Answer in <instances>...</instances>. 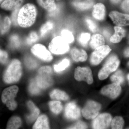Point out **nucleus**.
Segmentation results:
<instances>
[{
	"mask_svg": "<svg viewBox=\"0 0 129 129\" xmlns=\"http://www.w3.org/2000/svg\"><path fill=\"white\" fill-rule=\"evenodd\" d=\"M37 16V10L35 6L31 3H27L19 11L18 24L22 27H29L35 23Z\"/></svg>",
	"mask_w": 129,
	"mask_h": 129,
	"instance_id": "f257e3e1",
	"label": "nucleus"
},
{
	"mask_svg": "<svg viewBox=\"0 0 129 129\" xmlns=\"http://www.w3.org/2000/svg\"><path fill=\"white\" fill-rule=\"evenodd\" d=\"M22 68L20 61L17 59L12 61L4 74L3 79L5 83L12 84L18 82L21 78Z\"/></svg>",
	"mask_w": 129,
	"mask_h": 129,
	"instance_id": "f03ea898",
	"label": "nucleus"
},
{
	"mask_svg": "<svg viewBox=\"0 0 129 129\" xmlns=\"http://www.w3.org/2000/svg\"><path fill=\"white\" fill-rule=\"evenodd\" d=\"M52 73V69L50 66H44L39 69L36 80L41 89H46L52 85L53 80L51 76Z\"/></svg>",
	"mask_w": 129,
	"mask_h": 129,
	"instance_id": "7ed1b4c3",
	"label": "nucleus"
},
{
	"mask_svg": "<svg viewBox=\"0 0 129 129\" xmlns=\"http://www.w3.org/2000/svg\"><path fill=\"white\" fill-rule=\"evenodd\" d=\"M19 90L18 87L13 85L6 88L3 91L2 95V101L4 104H6L8 108L11 111L15 110L17 104L14 98Z\"/></svg>",
	"mask_w": 129,
	"mask_h": 129,
	"instance_id": "20e7f679",
	"label": "nucleus"
},
{
	"mask_svg": "<svg viewBox=\"0 0 129 129\" xmlns=\"http://www.w3.org/2000/svg\"><path fill=\"white\" fill-rule=\"evenodd\" d=\"M119 63L120 61L117 56L112 55L110 56L99 71L98 75L99 79L103 80L107 78L111 73L117 69Z\"/></svg>",
	"mask_w": 129,
	"mask_h": 129,
	"instance_id": "39448f33",
	"label": "nucleus"
},
{
	"mask_svg": "<svg viewBox=\"0 0 129 129\" xmlns=\"http://www.w3.org/2000/svg\"><path fill=\"white\" fill-rule=\"evenodd\" d=\"M69 44L62 36H57L52 40L48 48L52 53L56 55H61L69 51Z\"/></svg>",
	"mask_w": 129,
	"mask_h": 129,
	"instance_id": "423d86ee",
	"label": "nucleus"
},
{
	"mask_svg": "<svg viewBox=\"0 0 129 129\" xmlns=\"http://www.w3.org/2000/svg\"><path fill=\"white\" fill-rule=\"evenodd\" d=\"M101 108V104L93 101H89L82 109V114L86 119H93L98 115Z\"/></svg>",
	"mask_w": 129,
	"mask_h": 129,
	"instance_id": "0eeeda50",
	"label": "nucleus"
},
{
	"mask_svg": "<svg viewBox=\"0 0 129 129\" xmlns=\"http://www.w3.org/2000/svg\"><path fill=\"white\" fill-rule=\"evenodd\" d=\"M111 51V48L107 45H104L96 48L91 56V63L94 65L99 64Z\"/></svg>",
	"mask_w": 129,
	"mask_h": 129,
	"instance_id": "6e6552de",
	"label": "nucleus"
},
{
	"mask_svg": "<svg viewBox=\"0 0 129 129\" xmlns=\"http://www.w3.org/2000/svg\"><path fill=\"white\" fill-rule=\"evenodd\" d=\"M74 78L78 81H84L89 84L93 82L92 72L89 67H77L75 70Z\"/></svg>",
	"mask_w": 129,
	"mask_h": 129,
	"instance_id": "1a4fd4ad",
	"label": "nucleus"
},
{
	"mask_svg": "<svg viewBox=\"0 0 129 129\" xmlns=\"http://www.w3.org/2000/svg\"><path fill=\"white\" fill-rule=\"evenodd\" d=\"M31 51L35 56L45 61H51L53 59L50 52L41 44L35 45L31 48Z\"/></svg>",
	"mask_w": 129,
	"mask_h": 129,
	"instance_id": "9d476101",
	"label": "nucleus"
},
{
	"mask_svg": "<svg viewBox=\"0 0 129 129\" xmlns=\"http://www.w3.org/2000/svg\"><path fill=\"white\" fill-rule=\"evenodd\" d=\"M112 116L109 114L104 113L98 115L93 120L92 127L96 129H106L110 125Z\"/></svg>",
	"mask_w": 129,
	"mask_h": 129,
	"instance_id": "9b49d317",
	"label": "nucleus"
},
{
	"mask_svg": "<svg viewBox=\"0 0 129 129\" xmlns=\"http://www.w3.org/2000/svg\"><path fill=\"white\" fill-rule=\"evenodd\" d=\"M121 91L120 85L113 83L103 87L101 90V92L102 94L111 99H115L119 95Z\"/></svg>",
	"mask_w": 129,
	"mask_h": 129,
	"instance_id": "f8f14e48",
	"label": "nucleus"
},
{
	"mask_svg": "<svg viewBox=\"0 0 129 129\" xmlns=\"http://www.w3.org/2000/svg\"><path fill=\"white\" fill-rule=\"evenodd\" d=\"M64 114L66 118L70 120H76L80 117V109L75 103L70 102L65 107Z\"/></svg>",
	"mask_w": 129,
	"mask_h": 129,
	"instance_id": "ddd939ff",
	"label": "nucleus"
},
{
	"mask_svg": "<svg viewBox=\"0 0 129 129\" xmlns=\"http://www.w3.org/2000/svg\"><path fill=\"white\" fill-rule=\"evenodd\" d=\"M109 16L114 23L118 26L129 25V14H123L114 11L110 13Z\"/></svg>",
	"mask_w": 129,
	"mask_h": 129,
	"instance_id": "4468645a",
	"label": "nucleus"
},
{
	"mask_svg": "<svg viewBox=\"0 0 129 129\" xmlns=\"http://www.w3.org/2000/svg\"><path fill=\"white\" fill-rule=\"evenodd\" d=\"M92 15L95 19L102 21L105 18L106 15V8L101 3H97L93 7Z\"/></svg>",
	"mask_w": 129,
	"mask_h": 129,
	"instance_id": "2eb2a0df",
	"label": "nucleus"
},
{
	"mask_svg": "<svg viewBox=\"0 0 129 129\" xmlns=\"http://www.w3.org/2000/svg\"><path fill=\"white\" fill-rule=\"evenodd\" d=\"M23 0H5L1 5L2 9L7 11H14L19 8Z\"/></svg>",
	"mask_w": 129,
	"mask_h": 129,
	"instance_id": "dca6fc26",
	"label": "nucleus"
},
{
	"mask_svg": "<svg viewBox=\"0 0 129 129\" xmlns=\"http://www.w3.org/2000/svg\"><path fill=\"white\" fill-rule=\"evenodd\" d=\"M72 58L76 62H84L88 58V55L83 49H79L74 47L71 51Z\"/></svg>",
	"mask_w": 129,
	"mask_h": 129,
	"instance_id": "f3484780",
	"label": "nucleus"
},
{
	"mask_svg": "<svg viewBox=\"0 0 129 129\" xmlns=\"http://www.w3.org/2000/svg\"><path fill=\"white\" fill-rule=\"evenodd\" d=\"M115 33L110 38V41L113 43L120 42L125 36V30L120 26H115L114 27Z\"/></svg>",
	"mask_w": 129,
	"mask_h": 129,
	"instance_id": "a211bd4d",
	"label": "nucleus"
},
{
	"mask_svg": "<svg viewBox=\"0 0 129 129\" xmlns=\"http://www.w3.org/2000/svg\"><path fill=\"white\" fill-rule=\"evenodd\" d=\"M27 106L30 111V114L27 117V120L29 123L34 122L38 117L40 114V110L32 102L27 103Z\"/></svg>",
	"mask_w": 129,
	"mask_h": 129,
	"instance_id": "6ab92c4d",
	"label": "nucleus"
},
{
	"mask_svg": "<svg viewBox=\"0 0 129 129\" xmlns=\"http://www.w3.org/2000/svg\"><path fill=\"white\" fill-rule=\"evenodd\" d=\"M105 44V40L104 37L101 35L99 34H96L92 35L89 45L93 49L104 45Z\"/></svg>",
	"mask_w": 129,
	"mask_h": 129,
	"instance_id": "aec40b11",
	"label": "nucleus"
},
{
	"mask_svg": "<svg viewBox=\"0 0 129 129\" xmlns=\"http://www.w3.org/2000/svg\"><path fill=\"white\" fill-rule=\"evenodd\" d=\"M37 2L42 8L50 12H52L57 9L55 0H37Z\"/></svg>",
	"mask_w": 129,
	"mask_h": 129,
	"instance_id": "412c9836",
	"label": "nucleus"
},
{
	"mask_svg": "<svg viewBox=\"0 0 129 129\" xmlns=\"http://www.w3.org/2000/svg\"><path fill=\"white\" fill-rule=\"evenodd\" d=\"M33 129H49L48 119L45 115L40 116L33 127Z\"/></svg>",
	"mask_w": 129,
	"mask_h": 129,
	"instance_id": "4be33fe9",
	"label": "nucleus"
},
{
	"mask_svg": "<svg viewBox=\"0 0 129 129\" xmlns=\"http://www.w3.org/2000/svg\"><path fill=\"white\" fill-rule=\"evenodd\" d=\"M11 21L8 17L2 19L0 15V31L2 34H4L9 30L11 27Z\"/></svg>",
	"mask_w": 129,
	"mask_h": 129,
	"instance_id": "5701e85b",
	"label": "nucleus"
},
{
	"mask_svg": "<svg viewBox=\"0 0 129 129\" xmlns=\"http://www.w3.org/2000/svg\"><path fill=\"white\" fill-rule=\"evenodd\" d=\"M50 96L51 99L57 100H66L69 98V96L64 91L58 89H55L50 92Z\"/></svg>",
	"mask_w": 129,
	"mask_h": 129,
	"instance_id": "b1692460",
	"label": "nucleus"
},
{
	"mask_svg": "<svg viewBox=\"0 0 129 129\" xmlns=\"http://www.w3.org/2000/svg\"><path fill=\"white\" fill-rule=\"evenodd\" d=\"M22 124V120L19 117L13 116L9 119L8 122L7 129H18L21 127Z\"/></svg>",
	"mask_w": 129,
	"mask_h": 129,
	"instance_id": "393cba45",
	"label": "nucleus"
},
{
	"mask_svg": "<svg viewBox=\"0 0 129 129\" xmlns=\"http://www.w3.org/2000/svg\"><path fill=\"white\" fill-rule=\"evenodd\" d=\"M49 106L51 111L55 114H58L62 111L63 106L60 102L52 101L49 103Z\"/></svg>",
	"mask_w": 129,
	"mask_h": 129,
	"instance_id": "a878e982",
	"label": "nucleus"
},
{
	"mask_svg": "<svg viewBox=\"0 0 129 129\" xmlns=\"http://www.w3.org/2000/svg\"><path fill=\"white\" fill-rule=\"evenodd\" d=\"M74 6L77 9L80 10H86L90 9L93 5L92 2H74L73 3Z\"/></svg>",
	"mask_w": 129,
	"mask_h": 129,
	"instance_id": "bb28decb",
	"label": "nucleus"
},
{
	"mask_svg": "<svg viewBox=\"0 0 129 129\" xmlns=\"http://www.w3.org/2000/svg\"><path fill=\"white\" fill-rule=\"evenodd\" d=\"M111 79L113 83L121 84L124 81V77L123 73L120 70H118L111 76Z\"/></svg>",
	"mask_w": 129,
	"mask_h": 129,
	"instance_id": "cd10ccee",
	"label": "nucleus"
},
{
	"mask_svg": "<svg viewBox=\"0 0 129 129\" xmlns=\"http://www.w3.org/2000/svg\"><path fill=\"white\" fill-rule=\"evenodd\" d=\"M70 64V60L67 58H64L58 64L54 65V70L56 72H62L67 68L69 66Z\"/></svg>",
	"mask_w": 129,
	"mask_h": 129,
	"instance_id": "c85d7f7f",
	"label": "nucleus"
},
{
	"mask_svg": "<svg viewBox=\"0 0 129 129\" xmlns=\"http://www.w3.org/2000/svg\"><path fill=\"white\" fill-rule=\"evenodd\" d=\"M124 120L123 118L119 116H117L114 118L112 121L111 126L112 129H122L123 126Z\"/></svg>",
	"mask_w": 129,
	"mask_h": 129,
	"instance_id": "c756f323",
	"label": "nucleus"
},
{
	"mask_svg": "<svg viewBox=\"0 0 129 129\" xmlns=\"http://www.w3.org/2000/svg\"><path fill=\"white\" fill-rule=\"evenodd\" d=\"M61 36L69 44H71L74 40V37L71 31L64 29L62 30L61 33Z\"/></svg>",
	"mask_w": 129,
	"mask_h": 129,
	"instance_id": "7c9ffc66",
	"label": "nucleus"
},
{
	"mask_svg": "<svg viewBox=\"0 0 129 129\" xmlns=\"http://www.w3.org/2000/svg\"><path fill=\"white\" fill-rule=\"evenodd\" d=\"M53 24L50 21H47L42 26L40 30L41 35L42 37H44L50 30L53 28Z\"/></svg>",
	"mask_w": 129,
	"mask_h": 129,
	"instance_id": "2f4dec72",
	"label": "nucleus"
},
{
	"mask_svg": "<svg viewBox=\"0 0 129 129\" xmlns=\"http://www.w3.org/2000/svg\"><path fill=\"white\" fill-rule=\"evenodd\" d=\"M41 89L37 84L36 79L32 80L30 82L29 87V90L32 94L37 95L40 92Z\"/></svg>",
	"mask_w": 129,
	"mask_h": 129,
	"instance_id": "473e14b6",
	"label": "nucleus"
},
{
	"mask_svg": "<svg viewBox=\"0 0 129 129\" xmlns=\"http://www.w3.org/2000/svg\"><path fill=\"white\" fill-rule=\"evenodd\" d=\"M90 39V35L88 33H83L81 34L78 38V41L83 46H87L88 42Z\"/></svg>",
	"mask_w": 129,
	"mask_h": 129,
	"instance_id": "72a5a7b5",
	"label": "nucleus"
},
{
	"mask_svg": "<svg viewBox=\"0 0 129 129\" xmlns=\"http://www.w3.org/2000/svg\"><path fill=\"white\" fill-rule=\"evenodd\" d=\"M85 21L88 28L92 32H96L98 29L96 23L90 18L87 17L85 18Z\"/></svg>",
	"mask_w": 129,
	"mask_h": 129,
	"instance_id": "f704fd0d",
	"label": "nucleus"
},
{
	"mask_svg": "<svg viewBox=\"0 0 129 129\" xmlns=\"http://www.w3.org/2000/svg\"><path fill=\"white\" fill-rule=\"evenodd\" d=\"M39 39V36L36 32L33 31L30 32L26 39V43L28 45H32L36 42Z\"/></svg>",
	"mask_w": 129,
	"mask_h": 129,
	"instance_id": "c9c22d12",
	"label": "nucleus"
},
{
	"mask_svg": "<svg viewBox=\"0 0 129 129\" xmlns=\"http://www.w3.org/2000/svg\"><path fill=\"white\" fill-rule=\"evenodd\" d=\"M10 45L14 48H17L20 46V41L19 37L17 35H13L10 38Z\"/></svg>",
	"mask_w": 129,
	"mask_h": 129,
	"instance_id": "e433bc0d",
	"label": "nucleus"
},
{
	"mask_svg": "<svg viewBox=\"0 0 129 129\" xmlns=\"http://www.w3.org/2000/svg\"><path fill=\"white\" fill-rule=\"evenodd\" d=\"M25 62L27 67L31 69L35 68L38 66L37 61L31 57L26 58L25 59Z\"/></svg>",
	"mask_w": 129,
	"mask_h": 129,
	"instance_id": "4c0bfd02",
	"label": "nucleus"
},
{
	"mask_svg": "<svg viewBox=\"0 0 129 129\" xmlns=\"http://www.w3.org/2000/svg\"><path fill=\"white\" fill-rule=\"evenodd\" d=\"M8 60V55L6 52L0 49V62L5 64L7 62Z\"/></svg>",
	"mask_w": 129,
	"mask_h": 129,
	"instance_id": "58836bf2",
	"label": "nucleus"
},
{
	"mask_svg": "<svg viewBox=\"0 0 129 129\" xmlns=\"http://www.w3.org/2000/svg\"><path fill=\"white\" fill-rule=\"evenodd\" d=\"M87 126L85 123L81 121L77 122L72 127H70L69 129H86Z\"/></svg>",
	"mask_w": 129,
	"mask_h": 129,
	"instance_id": "ea45409f",
	"label": "nucleus"
},
{
	"mask_svg": "<svg viewBox=\"0 0 129 129\" xmlns=\"http://www.w3.org/2000/svg\"><path fill=\"white\" fill-rule=\"evenodd\" d=\"M19 8H18L14 10L13 12L12 15V20L13 23L14 25H17L18 24L17 23V17L18 15L19 11Z\"/></svg>",
	"mask_w": 129,
	"mask_h": 129,
	"instance_id": "a19ab883",
	"label": "nucleus"
},
{
	"mask_svg": "<svg viewBox=\"0 0 129 129\" xmlns=\"http://www.w3.org/2000/svg\"><path fill=\"white\" fill-rule=\"evenodd\" d=\"M121 7L124 11L129 13V0H124L122 3Z\"/></svg>",
	"mask_w": 129,
	"mask_h": 129,
	"instance_id": "79ce46f5",
	"label": "nucleus"
},
{
	"mask_svg": "<svg viewBox=\"0 0 129 129\" xmlns=\"http://www.w3.org/2000/svg\"><path fill=\"white\" fill-rule=\"evenodd\" d=\"M124 55L126 57H129V48H127L124 51Z\"/></svg>",
	"mask_w": 129,
	"mask_h": 129,
	"instance_id": "37998d69",
	"label": "nucleus"
},
{
	"mask_svg": "<svg viewBox=\"0 0 129 129\" xmlns=\"http://www.w3.org/2000/svg\"><path fill=\"white\" fill-rule=\"evenodd\" d=\"M111 1L113 3L117 4V3H118L121 0H111Z\"/></svg>",
	"mask_w": 129,
	"mask_h": 129,
	"instance_id": "c03bdc74",
	"label": "nucleus"
},
{
	"mask_svg": "<svg viewBox=\"0 0 129 129\" xmlns=\"http://www.w3.org/2000/svg\"><path fill=\"white\" fill-rule=\"evenodd\" d=\"M127 78H128V80L129 81V74L128 75V76H127Z\"/></svg>",
	"mask_w": 129,
	"mask_h": 129,
	"instance_id": "a18cd8bd",
	"label": "nucleus"
},
{
	"mask_svg": "<svg viewBox=\"0 0 129 129\" xmlns=\"http://www.w3.org/2000/svg\"><path fill=\"white\" fill-rule=\"evenodd\" d=\"M3 0H0V4L3 1Z\"/></svg>",
	"mask_w": 129,
	"mask_h": 129,
	"instance_id": "49530a36",
	"label": "nucleus"
},
{
	"mask_svg": "<svg viewBox=\"0 0 129 129\" xmlns=\"http://www.w3.org/2000/svg\"><path fill=\"white\" fill-rule=\"evenodd\" d=\"M128 64H129V63H128Z\"/></svg>",
	"mask_w": 129,
	"mask_h": 129,
	"instance_id": "de8ad7c7",
	"label": "nucleus"
},
{
	"mask_svg": "<svg viewBox=\"0 0 129 129\" xmlns=\"http://www.w3.org/2000/svg\"><path fill=\"white\" fill-rule=\"evenodd\" d=\"M57 1H59V0H57Z\"/></svg>",
	"mask_w": 129,
	"mask_h": 129,
	"instance_id": "09e8293b",
	"label": "nucleus"
}]
</instances>
